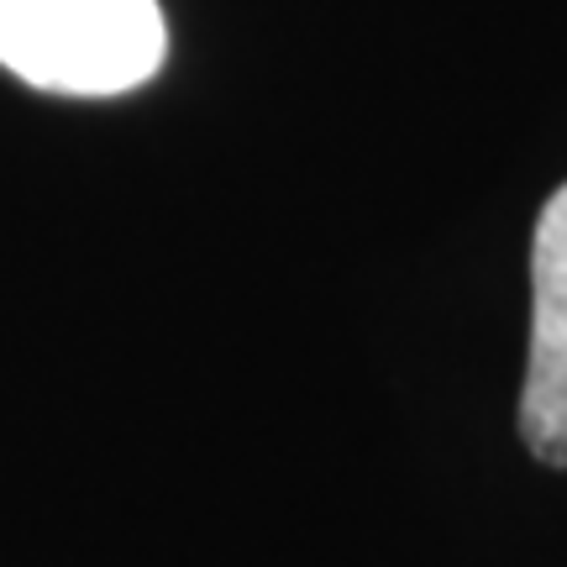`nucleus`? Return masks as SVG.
<instances>
[{
    "mask_svg": "<svg viewBox=\"0 0 567 567\" xmlns=\"http://www.w3.org/2000/svg\"><path fill=\"white\" fill-rule=\"evenodd\" d=\"M163 53L158 0H0V69L48 95H126Z\"/></svg>",
    "mask_w": 567,
    "mask_h": 567,
    "instance_id": "obj_1",
    "label": "nucleus"
},
{
    "mask_svg": "<svg viewBox=\"0 0 567 567\" xmlns=\"http://www.w3.org/2000/svg\"><path fill=\"white\" fill-rule=\"evenodd\" d=\"M520 436L551 467H567V184L547 200L530 243V358Z\"/></svg>",
    "mask_w": 567,
    "mask_h": 567,
    "instance_id": "obj_2",
    "label": "nucleus"
}]
</instances>
